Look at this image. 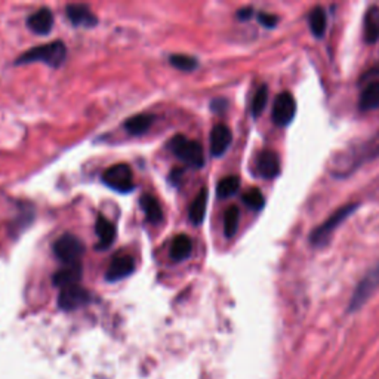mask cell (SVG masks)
I'll return each mask as SVG.
<instances>
[{
	"label": "cell",
	"instance_id": "obj_1",
	"mask_svg": "<svg viewBox=\"0 0 379 379\" xmlns=\"http://www.w3.org/2000/svg\"><path fill=\"white\" fill-rule=\"evenodd\" d=\"M67 57V48L61 41L50 42L42 46H36L27 52H24L21 57L17 58L15 64H33V62H43L49 67H61L64 64Z\"/></svg>",
	"mask_w": 379,
	"mask_h": 379
},
{
	"label": "cell",
	"instance_id": "obj_2",
	"mask_svg": "<svg viewBox=\"0 0 379 379\" xmlns=\"http://www.w3.org/2000/svg\"><path fill=\"white\" fill-rule=\"evenodd\" d=\"M172 153L192 168H201L205 165L203 147L194 140H188L184 135H176L169 141Z\"/></svg>",
	"mask_w": 379,
	"mask_h": 379
},
{
	"label": "cell",
	"instance_id": "obj_3",
	"mask_svg": "<svg viewBox=\"0 0 379 379\" xmlns=\"http://www.w3.org/2000/svg\"><path fill=\"white\" fill-rule=\"evenodd\" d=\"M357 209V205L351 203V205H345L344 208L338 209L335 213H332V217L327 218L322 225H319L317 229H315L311 236L310 240L311 243L315 246H323L326 242H329V238L332 237L334 231L338 229V227L343 224L350 215Z\"/></svg>",
	"mask_w": 379,
	"mask_h": 379
},
{
	"label": "cell",
	"instance_id": "obj_4",
	"mask_svg": "<svg viewBox=\"0 0 379 379\" xmlns=\"http://www.w3.org/2000/svg\"><path fill=\"white\" fill-rule=\"evenodd\" d=\"M103 181L107 187L119 193H131L135 188L132 169L126 163H119V165L108 168L103 175Z\"/></svg>",
	"mask_w": 379,
	"mask_h": 379
},
{
	"label": "cell",
	"instance_id": "obj_5",
	"mask_svg": "<svg viewBox=\"0 0 379 379\" xmlns=\"http://www.w3.org/2000/svg\"><path fill=\"white\" fill-rule=\"evenodd\" d=\"M54 252L57 258L67 265L79 264V259L85 252V246L76 236L64 234L54 243Z\"/></svg>",
	"mask_w": 379,
	"mask_h": 379
},
{
	"label": "cell",
	"instance_id": "obj_6",
	"mask_svg": "<svg viewBox=\"0 0 379 379\" xmlns=\"http://www.w3.org/2000/svg\"><path fill=\"white\" fill-rule=\"evenodd\" d=\"M296 113V103L289 92H282L276 96L273 106V122L277 126H286L294 120Z\"/></svg>",
	"mask_w": 379,
	"mask_h": 379
},
{
	"label": "cell",
	"instance_id": "obj_7",
	"mask_svg": "<svg viewBox=\"0 0 379 379\" xmlns=\"http://www.w3.org/2000/svg\"><path fill=\"white\" fill-rule=\"evenodd\" d=\"M378 285H379V264L376 265L375 270L366 274V277L359 285L357 290L355 292V296H352V299H351L350 310H359L364 304V302L369 299V296L378 287Z\"/></svg>",
	"mask_w": 379,
	"mask_h": 379
},
{
	"label": "cell",
	"instance_id": "obj_8",
	"mask_svg": "<svg viewBox=\"0 0 379 379\" xmlns=\"http://www.w3.org/2000/svg\"><path fill=\"white\" fill-rule=\"evenodd\" d=\"M90 292L80 285H74L61 289L58 304L62 310H76L90 301Z\"/></svg>",
	"mask_w": 379,
	"mask_h": 379
},
{
	"label": "cell",
	"instance_id": "obj_9",
	"mask_svg": "<svg viewBox=\"0 0 379 379\" xmlns=\"http://www.w3.org/2000/svg\"><path fill=\"white\" fill-rule=\"evenodd\" d=\"M135 270V262L134 258L124 254H119L111 259L108 269L106 271V279L108 282H119L124 277H128Z\"/></svg>",
	"mask_w": 379,
	"mask_h": 379
},
{
	"label": "cell",
	"instance_id": "obj_10",
	"mask_svg": "<svg viewBox=\"0 0 379 379\" xmlns=\"http://www.w3.org/2000/svg\"><path fill=\"white\" fill-rule=\"evenodd\" d=\"M233 140L231 131L227 124H217L213 126L210 132V153L215 157L222 156L227 150H229Z\"/></svg>",
	"mask_w": 379,
	"mask_h": 379
},
{
	"label": "cell",
	"instance_id": "obj_11",
	"mask_svg": "<svg viewBox=\"0 0 379 379\" xmlns=\"http://www.w3.org/2000/svg\"><path fill=\"white\" fill-rule=\"evenodd\" d=\"M67 17L76 27H95L98 18L94 15V12L87 5H69L66 8Z\"/></svg>",
	"mask_w": 379,
	"mask_h": 379
},
{
	"label": "cell",
	"instance_id": "obj_12",
	"mask_svg": "<svg viewBox=\"0 0 379 379\" xmlns=\"http://www.w3.org/2000/svg\"><path fill=\"white\" fill-rule=\"evenodd\" d=\"M27 25H29V29L36 34H41V36L49 34L54 27L52 12H50L48 8L36 10L33 15L27 18Z\"/></svg>",
	"mask_w": 379,
	"mask_h": 379
},
{
	"label": "cell",
	"instance_id": "obj_13",
	"mask_svg": "<svg viewBox=\"0 0 379 379\" xmlns=\"http://www.w3.org/2000/svg\"><path fill=\"white\" fill-rule=\"evenodd\" d=\"M95 233L98 236V245L96 249H107L113 243H115L116 238V227L110 220H107L104 215H99L95 222Z\"/></svg>",
	"mask_w": 379,
	"mask_h": 379
},
{
	"label": "cell",
	"instance_id": "obj_14",
	"mask_svg": "<svg viewBox=\"0 0 379 379\" xmlns=\"http://www.w3.org/2000/svg\"><path fill=\"white\" fill-rule=\"evenodd\" d=\"M258 171L267 180L276 178L280 173V159L271 150H265L258 157Z\"/></svg>",
	"mask_w": 379,
	"mask_h": 379
},
{
	"label": "cell",
	"instance_id": "obj_15",
	"mask_svg": "<svg viewBox=\"0 0 379 379\" xmlns=\"http://www.w3.org/2000/svg\"><path fill=\"white\" fill-rule=\"evenodd\" d=\"M82 279V265L79 264H70L66 265V269H61L58 273L54 274L52 283L61 289L79 285Z\"/></svg>",
	"mask_w": 379,
	"mask_h": 379
},
{
	"label": "cell",
	"instance_id": "obj_16",
	"mask_svg": "<svg viewBox=\"0 0 379 379\" xmlns=\"http://www.w3.org/2000/svg\"><path fill=\"white\" fill-rule=\"evenodd\" d=\"M206 206H208V190L201 188L200 193L193 200L192 206H190V221L194 225H199L203 222L205 215H206Z\"/></svg>",
	"mask_w": 379,
	"mask_h": 379
},
{
	"label": "cell",
	"instance_id": "obj_17",
	"mask_svg": "<svg viewBox=\"0 0 379 379\" xmlns=\"http://www.w3.org/2000/svg\"><path fill=\"white\" fill-rule=\"evenodd\" d=\"M193 252L192 238L185 234H180L173 238L171 246V258L173 261H185Z\"/></svg>",
	"mask_w": 379,
	"mask_h": 379
},
{
	"label": "cell",
	"instance_id": "obj_18",
	"mask_svg": "<svg viewBox=\"0 0 379 379\" xmlns=\"http://www.w3.org/2000/svg\"><path fill=\"white\" fill-rule=\"evenodd\" d=\"M364 37L369 43L379 39V8L372 6L364 15Z\"/></svg>",
	"mask_w": 379,
	"mask_h": 379
},
{
	"label": "cell",
	"instance_id": "obj_19",
	"mask_svg": "<svg viewBox=\"0 0 379 379\" xmlns=\"http://www.w3.org/2000/svg\"><path fill=\"white\" fill-rule=\"evenodd\" d=\"M153 122H155V116L136 115V116H132L131 119L126 120L124 128L131 135H143L151 128Z\"/></svg>",
	"mask_w": 379,
	"mask_h": 379
},
{
	"label": "cell",
	"instance_id": "obj_20",
	"mask_svg": "<svg viewBox=\"0 0 379 379\" xmlns=\"http://www.w3.org/2000/svg\"><path fill=\"white\" fill-rule=\"evenodd\" d=\"M359 106L363 111L375 110L379 107V82L369 83L364 87L360 95Z\"/></svg>",
	"mask_w": 379,
	"mask_h": 379
},
{
	"label": "cell",
	"instance_id": "obj_21",
	"mask_svg": "<svg viewBox=\"0 0 379 379\" xmlns=\"http://www.w3.org/2000/svg\"><path fill=\"white\" fill-rule=\"evenodd\" d=\"M140 203H141V208H143V210L145 213V218H147L148 222L157 224V222L162 221L163 213H162V208H160L156 197L150 196V194H144L140 199Z\"/></svg>",
	"mask_w": 379,
	"mask_h": 379
},
{
	"label": "cell",
	"instance_id": "obj_22",
	"mask_svg": "<svg viewBox=\"0 0 379 379\" xmlns=\"http://www.w3.org/2000/svg\"><path fill=\"white\" fill-rule=\"evenodd\" d=\"M326 24H327V18H326L324 9L320 6L314 8L310 14V29L313 34L322 37L326 31Z\"/></svg>",
	"mask_w": 379,
	"mask_h": 379
},
{
	"label": "cell",
	"instance_id": "obj_23",
	"mask_svg": "<svg viewBox=\"0 0 379 379\" xmlns=\"http://www.w3.org/2000/svg\"><path fill=\"white\" fill-rule=\"evenodd\" d=\"M238 220H240V212H238L237 206H230L229 209L225 210V215H224V233L229 238H231L236 234L237 227H238Z\"/></svg>",
	"mask_w": 379,
	"mask_h": 379
},
{
	"label": "cell",
	"instance_id": "obj_24",
	"mask_svg": "<svg viewBox=\"0 0 379 379\" xmlns=\"http://www.w3.org/2000/svg\"><path fill=\"white\" fill-rule=\"evenodd\" d=\"M238 187H240V180L237 178V176H225V178L221 180L217 185V194L221 199L231 197L233 194H236Z\"/></svg>",
	"mask_w": 379,
	"mask_h": 379
},
{
	"label": "cell",
	"instance_id": "obj_25",
	"mask_svg": "<svg viewBox=\"0 0 379 379\" xmlns=\"http://www.w3.org/2000/svg\"><path fill=\"white\" fill-rule=\"evenodd\" d=\"M169 62L175 67L181 71H193L197 67V59L193 57L188 55H183V54H175L169 57Z\"/></svg>",
	"mask_w": 379,
	"mask_h": 379
},
{
	"label": "cell",
	"instance_id": "obj_26",
	"mask_svg": "<svg viewBox=\"0 0 379 379\" xmlns=\"http://www.w3.org/2000/svg\"><path fill=\"white\" fill-rule=\"evenodd\" d=\"M267 101H269V87L261 86L257 91L254 99H252V115H254V117L261 116V113L264 111L265 106H267Z\"/></svg>",
	"mask_w": 379,
	"mask_h": 379
},
{
	"label": "cell",
	"instance_id": "obj_27",
	"mask_svg": "<svg viewBox=\"0 0 379 379\" xmlns=\"http://www.w3.org/2000/svg\"><path fill=\"white\" fill-rule=\"evenodd\" d=\"M243 201H245L246 206H249L250 209H254V210L262 209L264 203H265L264 196L258 188H252V190H249V192H246L243 194Z\"/></svg>",
	"mask_w": 379,
	"mask_h": 379
},
{
	"label": "cell",
	"instance_id": "obj_28",
	"mask_svg": "<svg viewBox=\"0 0 379 379\" xmlns=\"http://www.w3.org/2000/svg\"><path fill=\"white\" fill-rule=\"evenodd\" d=\"M277 20H279V18H277L276 15H273V14H267V12H262V14L258 15V21L264 25V27H269V29L276 27Z\"/></svg>",
	"mask_w": 379,
	"mask_h": 379
},
{
	"label": "cell",
	"instance_id": "obj_29",
	"mask_svg": "<svg viewBox=\"0 0 379 379\" xmlns=\"http://www.w3.org/2000/svg\"><path fill=\"white\" fill-rule=\"evenodd\" d=\"M183 173H184L183 169H173V171L171 172V175H169L171 183H172L173 185H178V183H180V180H181Z\"/></svg>",
	"mask_w": 379,
	"mask_h": 379
},
{
	"label": "cell",
	"instance_id": "obj_30",
	"mask_svg": "<svg viewBox=\"0 0 379 379\" xmlns=\"http://www.w3.org/2000/svg\"><path fill=\"white\" fill-rule=\"evenodd\" d=\"M252 12H254V9L252 8H242L237 12V17L240 20H249L252 17Z\"/></svg>",
	"mask_w": 379,
	"mask_h": 379
}]
</instances>
